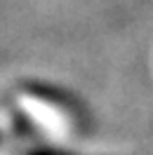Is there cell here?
<instances>
[{
    "label": "cell",
    "instance_id": "6da1fadb",
    "mask_svg": "<svg viewBox=\"0 0 153 155\" xmlns=\"http://www.w3.org/2000/svg\"><path fill=\"white\" fill-rule=\"evenodd\" d=\"M24 92L31 94V97H36V99L47 101V104H52V106H57L59 110H64V113H76V110H78V104L68 97L66 92H61V89L45 87V85H38V82H31V85H24Z\"/></svg>",
    "mask_w": 153,
    "mask_h": 155
},
{
    "label": "cell",
    "instance_id": "7a4b0ae2",
    "mask_svg": "<svg viewBox=\"0 0 153 155\" xmlns=\"http://www.w3.org/2000/svg\"><path fill=\"white\" fill-rule=\"evenodd\" d=\"M19 155H78V153H71V150H61V148H31V150H24Z\"/></svg>",
    "mask_w": 153,
    "mask_h": 155
}]
</instances>
